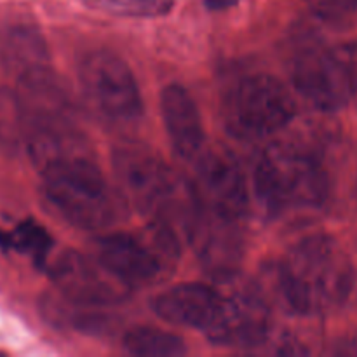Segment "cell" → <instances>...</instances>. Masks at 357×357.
<instances>
[{
	"mask_svg": "<svg viewBox=\"0 0 357 357\" xmlns=\"http://www.w3.org/2000/svg\"><path fill=\"white\" fill-rule=\"evenodd\" d=\"M206 6L213 10L227 9V7H232L234 3H237V0H204Z\"/></svg>",
	"mask_w": 357,
	"mask_h": 357,
	"instance_id": "ffe728a7",
	"label": "cell"
},
{
	"mask_svg": "<svg viewBox=\"0 0 357 357\" xmlns=\"http://www.w3.org/2000/svg\"><path fill=\"white\" fill-rule=\"evenodd\" d=\"M295 89L321 112H337L357 96V51L351 45L314 44L291 66Z\"/></svg>",
	"mask_w": 357,
	"mask_h": 357,
	"instance_id": "8992f818",
	"label": "cell"
},
{
	"mask_svg": "<svg viewBox=\"0 0 357 357\" xmlns=\"http://www.w3.org/2000/svg\"><path fill=\"white\" fill-rule=\"evenodd\" d=\"M124 349L139 357H176L187 352L178 335L157 328H135L124 337Z\"/></svg>",
	"mask_w": 357,
	"mask_h": 357,
	"instance_id": "e0dca14e",
	"label": "cell"
},
{
	"mask_svg": "<svg viewBox=\"0 0 357 357\" xmlns=\"http://www.w3.org/2000/svg\"><path fill=\"white\" fill-rule=\"evenodd\" d=\"M160 112L174 152L183 159H195L204 150L206 132L190 93L180 84H169L160 94Z\"/></svg>",
	"mask_w": 357,
	"mask_h": 357,
	"instance_id": "4fadbf2b",
	"label": "cell"
},
{
	"mask_svg": "<svg viewBox=\"0 0 357 357\" xmlns=\"http://www.w3.org/2000/svg\"><path fill=\"white\" fill-rule=\"evenodd\" d=\"M255 192L274 215L310 211L328 201L330 180L323 164L305 149L274 143L255 166Z\"/></svg>",
	"mask_w": 357,
	"mask_h": 357,
	"instance_id": "7a4b0ae2",
	"label": "cell"
},
{
	"mask_svg": "<svg viewBox=\"0 0 357 357\" xmlns=\"http://www.w3.org/2000/svg\"><path fill=\"white\" fill-rule=\"evenodd\" d=\"M317 17L328 23H344L357 13V0H305Z\"/></svg>",
	"mask_w": 357,
	"mask_h": 357,
	"instance_id": "d6986e66",
	"label": "cell"
},
{
	"mask_svg": "<svg viewBox=\"0 0 357 357\" xmlns=\"http://www.w3.org/2000/svg\"><path fill=\"white\" fill-rule=\"evenodd\" d=\"M192 192L209 215L239 222L248 209V181L236 157L223 149L202 150L197 157Z\"/></svg>",
	"mask_w": 357,
	"mask_h": 357,
	"instance_id": "ba28073f",
	"label": "cell"
},
{
	"mask_svg": "<svg viewBox=\"0 0 357 357\" xmlns=\"http://www.w3.org/2000/svg\"><path fill=\"white\" fill-rule=\"evenodd\" d=\"M279 289L286 305L302 316L331 312L347 302L354 267L344 248L330 236L298 241L279 265Z\"/></svg>",
	"mask_w": 357,
	"mask_h": 357,
	"instance_id": "6da1fadb",
	"label": "cell"
},
{
	"mask_svg": "<svg viewBox=\"0 0 357 357\" xmlns=\"http://www.w3.org/2000/svg\"><path fill=\"white\" fill-rule=\"evenodd\" d=\"M271 326V310L264 298L255 291H236L223 296L204 335L222 347L253 349L267 340Z\"/></svg>",
	"mask_w": 357,
	"mask_h": 357,
	"instance_id": "9c48e42d",
	"label": "cell"
},
{
	"mask_svg": "<svg viewBox=\"0 0 357 357\" xmlns=\"http://www.w3.org/2000/svg\"><path fill=\"white\" fill-rule=\"evenodd\" d=\"M80 84L91 103L117 122H131L142 115L138 82L128 63L110 51H93L79 66Z\"/></svg>",
	"mask_w": 357,
	"mask_h": 357,
	"instance_id": "52a82bcc",
	"label": "cell"
},
{
	"mask_svg": "<svg viewBox=\"0 0 357 357\" xmlns=\"http://www.w3.org/2000/svg\"><path fill=\"white\" fill-rule=\"evenodd\" d=\"M0 246L31 258L37 267H44L52 239L44 227L33 220H24L10 232H0Z\"/></svg>",
	"mask_w": 357,
	"mask_h": 357,
	"instance_id": "2e32d148",
	"label": "cell"
},
{
	"mask_svg": "<svg viewBox=\"0 0 357 357\" xmlns=\"http://www.w3.org/2000/svg\"><path fill=\"white\" fill-rule=\"evenodd\" d=\"M209 222L206 220L204 225L195 222L194 229H201V257L206 261L208 268L215 274L225 275L234 271L239 261L241 239L237 237V222L220 218V216L209 215Z\"/></svg>",
	"mask_w": 357,
	"mask_h": 357,
	"instance_id": "5bb4252c",
	"label": "cell"
},
{
	"mask_svg": "<svg viewBox=\"0 0 357 357\" xmlns=\"http://www.w3.org/2000/svg\"><path fill=\"white\" fill-rule=\"evenodd\" d=\"M114 169L126 197L153 220L171 225L173 211H185V204L197 202L192 188L181 187L173 169L146 146L126 145L115 150Z\"/></svg>",
	"mask_w": 357,
	"mask_h": 357,
	"instance_id": "3957f363",
	"label": "cell"
},
{
	"mask_svg": "<svg viewBox=\"0 0 357 357\" xmlns=\"http://www.w3.org/2000/svg\"><path fill=\"white\" fill-rule=\"evenodd\" d=\"M54 281L70 300L82 305H107L124 298L128 286L115 279L103 265H94L75 253L65 255L54 268Z\"/></svg>",
	"mask_w": 357,
	"mask_h": 357,
	"instance_id": "8fae6325",
	"label": "cell"
},
{
	"mask_svg": "<svg viewBox=\"0 0 357 357\" xmlns=\"http://www.w3.org/2000/svg\"><path fill=\"white\" fill-rule=\"evenodd\" d=\"M0 63L21 87L37 86L52 77L44 37L30 24H10L0 31Z\"/></svg>",
	"mask_w": 357,
	"mask_h": 357,
	"instance_id": "30bf717a",
	"label": "cell"
},
{
	"mask_svg": "<svg viewBox=\"0 0 357 357\" xmlns=\"http://www.w3.org/2000/svg\"><path fill=\"white\" fill-rule=\"evenodd\" d=\"M223 295L204 282H181L153 300V310L173 326L206 331L215 319Z\"/></svg>",
	"mask_w": 357,
	"mask_h": 357,
	"instance_id": "7c38bea8",
	"label": "cell"
},
{
	"mask_svg": "<svg viewBox=\"0 0 357 357\" xmlns=\"http://www.w3.org/2000/svg\"><path fill=\"white\" fill-rule=\"evenodd\" d=\"M296 112L288 87L267 73L243 77L223 103V119L232 136L248 142L267 138L284 129Z\"/></svg>",
	"mask_w": 357,
	"mask_h": 357,
	"instance_id": "5b68a950",
	"label": "cell"
},
{
	"mask_svg": "<svg viewBox=\"0 0 357 357\" xmlns=\"http://www.w3.org/2000/svg\"><path fill=\"white\" fill-rule=\"evenodd\" d=\"M91 9L126 17H157L171 10L174 0H84Z\"/></svg>",
	"mask_w": 357,
	"mask_h": 357,
	"instance_id": "ac0fdd59",
	"label": "cell"
},
{
	"mask_svg": "<svg viewBox=\"0 0 357 357\" xmlns=\"http://www.w3.org/2000/svg\"><path fill=\"white\" fill-rule=\"evenodd\" d=\"M28 115L23 100L9 87L0 86V152L13 153L24 145Z\"/></svg>",
	"mask_w": 357,
	"mask_h": 357,
	"instance_id": "9a60e30c",
	"label": "cell"
},
{
	"mask_svg": "<svg viewBox=\"0 0 357 357\" xmlns=\"http://www.w3.org/2000/svg\"><path fill=\"white\" fill-rule=\"evenodd\" d=\"M178 253L176 230L162 220H153L139 236L112 234L98 239V261L128 288H142L162 279Z\"/></svg>",
	"mask_w": 357,
	"mask_h": 357,
	"instance_id": "277c9868",
	"label": "cell"
}]
</instances>
